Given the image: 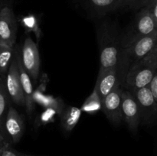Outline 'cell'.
<instances>
[{
	"label": "cell",
	"mask_w": 157,
	"mask_h": 156,
	"mask_svg": "<svg viewBox=\"0 0 157 156\" xmlns=\"http://www.w3.org/2000/svg\"><path fill=\"white\" fill-rule=\"evenodd\" d=\"M18 32V24L12 9L4 6L0 9V42L14 47Z\"/></svg>",
	"instance_id": "ba28073f"
},
{
	"label": "cell",
	"mask_w": 157,
	"mask_h": 156,
	"mask_svg": "<svg viewBox=\"0 0 157 156\" xmlns=\"http://www.w3.org/2000/svg\"><path fill=\"white\" fill-rule=\"evenodd\" d=\"M21 59L23 67L30 76L32 81L36 83L40 72V57L38 47L30 37H27L25 40Z\"/></svg>",
	"instance_id": "5b68a950"
},
{
	"label": "cell",
	"mask_w": 157,
	"mask_h": 156,
	"mask_svg": "<svg viewBox=\"0 0 157 156\" xmlns=\"http://www.w3.org/2000/svg\"><path fill=\"white\" fill-rule=\"evenodd\" d=\"M11 144L12 143L10 142V141L8 139H6L3 135H2L1 133H0V155H1V153L2 151H3V149H4L7 145H11Z\"/></svg>",
	"instance_id": "603a6c76"
},
{
	"label": "cell",
	"mask_w": 157,
	"mask_h": 156,
	"mask_svg": "<svg viewBox=\"0 0 157 156\" xmlns=\"http://www.w3.org/2000/svg\"><path fill=\"white\" fill-rule=\"evenodd\" d=\"M95 9L101 12H108L124 7L123 0H90Z\"/></svg>",
	"instance_id": "e0dca14e"
},
{
	"label": "cell",
	"mask_w": 157,
	"mask_h": 156,
	"mask_svg": "<svg viewBox=\"0 0 157 156\" xmlns=\"http://www.w3.org/2000/svg\"><path fill=\"white\" fill-rule=\"evenodd\" d=\"M144 8H147L149 9V11L151 13L152 16H153V19H154L155 22H156V28H157V2L154 3V4L150 5V6H147Z\"/></svg>",
	"instance_id": "7402d4cb"
},
{
	"label": "cell",
	"mask_w": 157,
	"mask_h": 156,
	"mask_svg": "<svg viewBox=\"0 0 157 156\" xmlns=\"http://www.w3.org/2000/svg\"><path fill=\"white\" fill-rule=\"evenodd\" d=\"M131 93L139 106L141 122L147 125L153 123L157 118V102L148 86Z\"/></svg>",
	"instance_id": "277c9868"
},
{
	"label": "cell",
	"mask_w": 157,
	"mask_h": 156,
	"mask_svg": "<svg viewBox=\"0 0 157 156\" xmlns=\"http://www.w3.org/2000/svg\"><path fill=\"white\" fill-rule=\"evenodd\" d=\"M148 87L157 102V70L156 73H155L154 76H153V79H152L150 84L148 85Z\"/></svg>",
	"instance_id": "44dd1931"
},
{
	"label": "cell",
	"mask_w": 157,
	"mask_h": 156,
	"mask_svg": "<svg viewBox=\"0 0 157 156\" xmlns=\"http://www.w3.org/2000/svg\"><path fill=\"white\" fill-rule=\"evenodd\" d=\"M6 84L11 100L18 106H25V98L20 81L19 70L17 64L16 54L6 75Z\"/></svg>",
	"instance_id": "9c48e42d"
},
{
	"label": "cell",
	"mask_w": 157,
	"mask_h": 156,
	"mask_svg": "<svg viewBox=\"0 0 157 156\" xmlns=\"http://www.w3.org/2000/svg\"><path fill=\"white\" fill-rule=\"evenodd\" d=\"M15 54H16L17 64H18V70H19L20 81H21V88H22L23 95H24L25 98V106L26 112H27L28 114L31 115L33 112L34 109H35L32 81L29 73L26 72V70L23 67L21 57H20L18 50H16V49H15Z\"/></svg>",
	"instance_id": "4fadbf2b"
},
{
	"label": "cell",
	"mask_w": 157,
	"mask_h": 156,
	"mask_svg": "<svg viewBox=\"0 0 157 156\" xmlns=\"http://www.w3.org/2000/svg\"><path fill=\"white\" fill-rule=\"evenodd\" d=\"M15 49L2 42H0V76H6L11 65Z\"/></svg>",
	"instance_id": "2e32d148"
},
{
	"label": "cell",
	"mask_w": 157,
	"mask_h": 156,
	"mask_svg": "<svg viewBox=\"0 0 157 156\" xmlns=\"http://www.w3.org/2000/svg\"><path fill=\"white\" fill-rule=\"evenodd\" d=\"M61 125L66 132H71L79 122L81 110L75 106H67L61 113Z\"/></svg>",
	"instance_id": "9a60e30c"
},
{
	"label": "cell",
	"mask_w": 157,
	"mask_h": 156,
	"mask_svg": "<svg viewBox=\"0 0 157 156\" xmlns=\"http://www.w3.org/2000/svg\"><path fill=\"white\" fill-rule=\"evenodd\" d=\"M0 156H35V155H32V154H24V153L19 152V151L14 149V148L11 146V145H7L4 149H3V151H2L1 155Z\"/></svg>",
	"instance_id": "ffe728a7"
},
{
	"label": "cell",
	"mask_w": 157,
	"mask_h": 156,
	"mask_svg": "<svg viewBox=\"0 0 157 156\" xmlns=\"http://www.w3.org/2000/svg\"><path fill=\"white\" fill-rule=\"evenodd\" d=\"M156 31V22L151 13L148 9L144 8L136 15L134 24H133V29L131 31V34L129 35L126 41H128L133 38H139V37L150 35Z\"/></svg>",
	"instance_id": "8fae6325"
},
{
	"label": "cell",
	"mask_w": 157,
	"mask_h": 156,
	"mask_svg": "<svg viewBox=\"0 0 157 156\" xmlns=\"http://www.w3.org/2000/svg\"><path fill=\"white\" fill-rule=\"evenodd\" d=\"M155 50H156V51H157V44H156V47H155Z\"/></svg>",
	"instance_id": "d4e9b609"
},
{
	"label": "cell",
	"mask_w": 157,
	"mask_h": 156,
	"mask_svg": "<svg viewBox=\"0 0 157 156\" xmlns=\"http://www.w3.org/2000/svg\"><path fill=\"white\" fill-rule=\"evenodd\" d=\"M156 2H157V0H150V2H148V4H147L146 6H150V5H152V4H154V3H156ZM146 6H145V7H146Z\"/></svg>",
	"instance_id": "cb8c5ba5"
},
{
	"label": "cell",
	"mask_w": 157,
	"mask_h": 156,
	"mask_svg": "<svg viewBox=\"0 0 157 156\" xmlns=\"http://www.w3.org/2000/svg\"><path fill=\"white\" fill-rule=\"evenodd\" d=\"M10 100L11 99L6 88V76H0V133L9 140V139L6 134L5 128V122L8 111L11 106Z\"/></svg>",
	"instance_id": "5bb4252c"
},
{
	"label": "cell",
	"mask_w": 157,
	"mask_h": 156,
	"mask_svg": "<svg viewBox=\"0 0 157 156\" xmlns=\"http://www.w3.org/2000/svg\"><path fill=\"white\" fill-rule=\"evenodd\" d=\"M157 70V51L153 50L147 56L130 66L124 84L130 92L150 84Z\"/></svg>",
	"instance_id": "7a4b0ae2"
},
{
	"label": "cell",
	"mask_w": 157,
	"mask_h": 156,
	"mask_svg": "<svg viewBox=\"0 0 157 156\" xmlns=\"http://www.w3.org/2000/svg\"><path fill=\"white\" fill-rule=\"evenodd\" d=\"M5 128L6 134L12 143H18L24 135V120L18 112L11 106L6 116Z\"/></svg>",
	"instance_id": "7c38bea8"
},
{
	"label": "cell",
	"mask_w": 157,
	"mask_h": 156,
	"mask_svg": "<svg viewBox=\"0 0 157 156\" xmlns=\"http://www.w3.org/2000/svg\"><path fill=\"white\" fill-rule=\"evenodd\" d=\"M150 0H123L124 6H129L133 9H139V8H144Z\"/></svg>",
	"instance_id": "d6986e66"
},
{
	"label": "cell",
	"mask_w": 157,
	"mask_h": 156,
	"mask_svg": "<svg viewBox=\"0 0 157 156\" xmlns=\"http://www.w3.org/2000/svg\"><path fill=\"white\" fill-rule=\"evenodd\" d=\"M101 108V101L100 99L99 96L96 93V92L94 90L92 94L90 97L86 100L83 105L81 110L87 112L89 113H94Z\"/></svg>",
	"instance_id": "ac0fdd59"
},
{
	"label": "cell",
	"mask_w": 157,
	"mask_h": 156,
	"mask_svg": "<svg viewBox=\"0 0 157 156\" xmlns=\"http://www.w3.org/2000/svg\"><path fill=\"white\" fill-rule=\"evenodd\" d=\"M119 85H122V81L117 65L99 72L94 90L102 101L107 95Z\"/></svg>",
	"instance_id": "30bf717a"
},
{
	"label": "cell",
	"mask_w": 157,
	"mask_h": 156,
	"mask_svg": "<svg viewBox=\"0 0 157 156\" xmlns=\"http://www.w3.org/2000/svg\"><path fill=\"white\" fill-rule=\"evenodd\" d=\"M156 44L157 31L150 35L139 37L126 41L118 63L122 84H124V79L130 66L151 53Z\"/></svg>",
	"instance_id": "6da1fadb"
},
{
	"label": "cell",
	"mask_w": 157,
	"mask_h": 156,
	"mask_svg": "<svg viewBox=\"0 0 157 156\" xmlns=\"http://www.w3.org/2000/svg\"><path fill=\"white\" fill-rule=\"evenodd\" d=\"M99 38L101 46V67L99 72H101L117 66L121 54L118 50L117 41L108 28H102Z\"/></svg>",
	"instance_id": "3957f363"
},
{
	"label": "cell",
	"mask_w": 157,
	"mask_h": 156,
	"mask_svg": "<svg viewBox=\"0 0 157 156\" xmlns=\"http://www.w3.org/2000/svg\"><path fill=\"white\" fill-rule=\"evenodd\" d=\"M121 85L115 87L101 101V108L104 110L107 119L114 125L121 123L122 115V93Z\"/></svg>",
	"instance_id": "52a82bcc"
},
{
	"label": "cell",
	"mask_w": 157,
	"mask_h": 156,
	"mask_svg": "<svg viewBox=\"0 0 157 156\" xmlns=\"http://www.w3.org/2000/svg\"><path fill=\"white\" fill-rule=\"evenodd\" d=\"M122 115L129 129L133 133L137 132L140 124V113L135 96L128 90L122 93Z\"/></svg>",
	"instance_id": "8992f818"
}]
</instances>
